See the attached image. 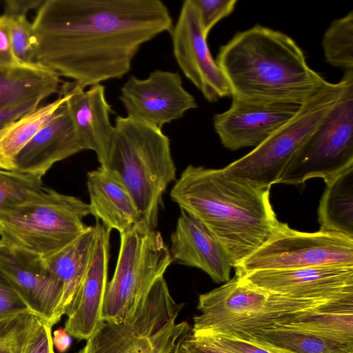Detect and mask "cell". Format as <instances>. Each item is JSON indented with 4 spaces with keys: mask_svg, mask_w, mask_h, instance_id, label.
<instances>
[{
    "mask_svg": "<svg viewBox=\"0 0 353 353\" xmlns=\"http://www.w3.org/2000/svg\"><path fill=\"white\" fill-rule=\"evenodd\" d=\"M32 23L36 63L84 89L123 77L140 47L173 27L159 0H44Z\"/></svg>",
    "mask_w": 353,
    "mask_h": 353,
    "instance_id": "cell-1",
    "label": "cell"
},
{
    "mask_svg": "<svg viewBox=\"0 0 353 353\" xmlns=\"http://www.w3.org/2000/svg\"><path fill=\"white\" fill-rule=\"evenodd\" d=\"M263 188L223 168L189 165L170 191L181 210L201 222L230 256L234 268L260 248L279 221Z\"/></svg>",
    "mask_w": 353,
    "mask_h": 353,
    "instance_id": "cell-2",
    "label": "cell"
},
{
    "mask_svg": "<svg viewBox=\"0 0 353 353\" xmlns=\"http://www.w3.org/2000/svg\"><path fill=\"white\" fill-rule=\"evenodd\" d=\"M234 99L301 105L326 83L288 35L256 24L220 47L216 59Z\"/></svg>",
    "mask_w": 353,
    "mask_h": 353,
    "instance_id": "cell-3",
    "label": "cell"
},
{
    "mask_svg": "<svg viewBox=\"0 0 353 353\" xmlns=\"http://www.w3.org/2000/svg\"><path fill=\"white\" fill-rule=\"evenodd\" d=\"M353 298L299 299L272 294L246 283L237 273L228 281L200 294L194 317V335L237 336L278 327L313 314L353 312Z\"/></svg>",
    "mask_w": 353,
    "mask_h": 353,
    "instance_id": "cell-4",
    "label": "cell"
},
{
    "mask_svg": "<svg viewBox=\"0 0 353 353\" xmlns=\"http://www.w3.org/2000/svg\"><path fill=\"white\" fill-rule=\"evenodd\" d=\"M97 160L100 167L121 179L141 222L154 230L163 194L176 179L169 138L153 125L117 116L110 142Z\"/></svg>",
    "mask_w": 353,
    "mask_h": 353,
    "instance_id": "cell-5",
    "label": "cell"
},
{
    "mask_svg": "<svg viewBox=\"0 0 353 353\" xmlns=\"http://www.w3.org/2000/svg\"><path fill=\"white\" fill-rule=\"evenodd\" d=\"M89 214L88 203L43 187L0 217V241L45 259L85 233Z\"/></svg>",
    "mask_w": 353,
    "mask_h": 353,
    "instance_id": "cell-6",
    "label": "cell"
},
{
    "mask_svg": "<svg viewBox=\"0 0 353 353\" xmlns=\"http://www.w3.org/2000/svg\"><path fill=\"white\" fill-rule=\"evenodd\" d=\"M183 307L174 301L161 276L131 318L102 320L77 353H172L191 329L185 321L176 323Z\"/></svg>",
    "mask_w": 353,
    "mask_h": 353,
    "instance_id": "cell-7",
    "label": "cell"
},
{
    "mask_svg": "<svg viewBox=\"0 0 353 353\" xmlns=\"http://www.w3.org/2000/svg\"><path fill=\"white\" fill-rule=\"evenodd\" d=\"M115 270L108 282L101 319L122 321L134 314L172 262L160 232L139 222L120 234Z\"/></svg>",
    "mask_w": 353,
    "mask_h": 353,
    "instance_id": "cell-8",
    "label": "cell"
},
{
    "mask_svg": "<svg viewBox=\"0 0 353 353\" xmlns=\"http://www.w3.org/2000/svg\"><path fill=\"white\" fill-rule=\"evenodd\" d=\"M345 75L324 86L303 103L296 114L261 144L223 168L228 175L270 188L292 156L316 129L342 94Z\"/></svg>",
    "mask_w": 353,
    "mask_h": 353,
    "instance_id": "cell-9",
    "label": "cell"
},
{
    "mask_svg": "<svg viewBox=\"0 0 353 353\" xmlns=\"http://www.w3.org/2000/svg\"><path fill=\"white\" fill-rule=\"evenodd\" d=\"M338 101L290 159L276 183L300 185L312 178L327 184L353 166V69Z\"/></svg>",
    "mask_w": 353,
    "mask_h": 353,
    "instance_id": "cell-10",
    "label": "cell"
},
{
    "mask_svg": "<svg viewBox=\"0 0 353 353\" xmlns=\"http://www.w3.org/2000/svg\"><path fill=\"white\" fill-rule=\"evenodd\" d=\"M316 266L353 267V239L327 231L300 232L279 221L270 237L234 269L241 274Z\"/></svg>",
    "mask_w": 353,
    "mask_h": 353,
    "instance_id": "cell-11",
    "label": "cell"
},
{
    "mask_svg": "<svg viewBox=\"0 0 353 353\" xmlns=\"http://www.w3.org/2000/svg\"><path fill=\"white\" fill-rule=\"evenodd\" d=\"M119 99L127 117L161 130L197 108L179 73L161 70L152 72L145 79L130 76L121 88Z\"/></svg>",
    "mask_w": 353,
    "mask_h": 353,
    "instance_id": "cell-12",
    "label": "cell"
},
{
    "mask_svg": "<svg viewBox=\"0 0 353 353\" xmlns=\"http://www.w3.org/2000/svg\"><path fill=\"white\" fill-rule=\"evenodd\" d=\"M175 59L185 77L210 102L231 97L223 73L212 58L192 0L183 1L171 31Z\"/></svg>",
    "mask_w": 353,
    "mask_h": 353,
    "instance_id": "cell-13",
    "label": "cell"
},
{
    "mask_svg": "<svg viewBox=\"0 0 353 353\" xmlns=\"http://www.w3.org/2000/svg\"><path fill=\"white\" fill-rule=\"evenodd\" d=\"M238 274L257 288L284 296L314 300L353 298V267L316 266Z\"/></svg>",
    "mask_w": 353,
    "mask_h": 353,
    "instance_id": "cell-14",
    "label": "cell"
},
{
    "mask_svg": "<svg viewBox=\"0 0 353 353\" xmlns=\"http://www.w3.org/2000/svg\"><path fill=\"white\" fill-rule=\"evenodd\" d=\"M0 274L29 310L52 327L59 322L63 288L43 258L0 241Z\"/></svg>",
    "mask_w": 353,
    "mask_h": 353,
    "instance_id": "cell-15",
    "label": "cell"
},
{
    "mask_svg": "<svg viewBox=\"0 0 353 353\" xmlns=\"http://www.w3.org/2000/svg\"><path fill=\"white\" fill-rule=\"evenodd\" d=\"M300 107L249 103L232 99L227 110L214 114L213 125L225 148L230 150L254 148L290 120Z\"/></svg>",
    "mask_w": 353,
    "mask_h": 353,
    "instance_id": "cell-16",
    "label": "cell"
},
{
    "mask_svg": "<svg viewBox=\"0 0 353 353\" xmlns=\"http://www.w3.org/2000/svg\"><path fill=\"white\" fill-rule=\"evenodd\" d=\"M85 276L70 309L65 330L78 340H88L101 322V309L108 285L111 231L99 221Z\"/></svg>",
    "mask_w": 353,
    "mask_h": 353,
    "instance_id": "cell-17",
    "label": "cell"
},
{
    "mask_svg": "<svg viewBox=\"0 0 353 353\" xmlns=\"http://www.w3.org/2000/svg\"><path fill=\"white\" fill-rule=\"evenodd\" d=\"M169 250L172 262L199 268L217 283L230 279L233 263L214 235L198 219L181 210Z\"/></svg>",
    "mask_w": 353,
    "mask_h": 353,
    "instance_id": "cell-18",
    "label": "cell"
},
{
    "mask_svg": "<svg viewBox=\"0 0 353 353\" xmlns=\"http://www.w3.org/2000/svg\"><path fill=\"white\" fill-rule=\"evenodd\" d=\"M60 92L66 97L65 105L83 150H92L100 157L108 148L114 129L105 87L97 84L85 90L77 83L68 81L61 84Z\"/></svg>",
    "mask_w": 353,
    "mask_h": 353,
    "instance_id": "cell-19",
    "label": "cell"
},
{
    "mask_svg": "<svg viewBox=\"0 0 353 353\" xmlns=\"http://www.w3.org/2000/svg\"><path fill=\"white\" fill-rule=\"evenodd\" d=\"M82 150L64 104L18 154L14 170L43 177L54 163Z\"/></svg>",
    "mask_w": 353,
    "mask_h": 353,
    "instance_id": "cell-20",
    "label": "cell"
},
{
    "mask_svg": "<svg viewBox=\"0 0 353 353\" xmlns=\"http://www.w3.org/2000/svg\"><path fill=\"white\" fill-rule=\"evenodd\" d=\"M90 212L106 228L122 233L141 221L135 202L121 179L101 167L87 174Z\"/></svg>",
    "mask_w": 353,
    "mask_h": 353,
    "instance_id": "cell-21",
    "label": "cell"
},
{
    "mask_svg": "<svg viewBox=\"0 0 353 353\" xmlns=\"http://www.w3.org/2000/svg\"><path fill=\"white\" fill-rule=\"evenodd\" d=\"M95 227L58 252L43 259L51 273L61 284L62 296L57 311L59 321L66 314L79 290L90 261L95 237Z\"/></svg>",
    "mask_w": 353,
    "mask_h": 353,
    "instance_id": "cell-22",
    "label": "cell"
},
{
    "mask_svg": "<svg viewBox=\"0 0 353 353\" xmlns=\"http://www.w3.org/2000/svg\"><path fill=\"white\" fill-rule=\"evenodd\" d=\"M61 77L39 63L0 66V108L59 91Z\"/></svg>",
    "mask_w": 353,
    "mask_h": 353,
    "instance_id": "cell-23",
    "label": "cell"
},
{
    "mask_svg": "<svg viewBox=\"0 0 353 353\" xmlns=\"http://www.w3.org/2000/svg\"><path fill=\"white\" fill-rule=\"evenodd\" d=\"M318 217L320 230L353 239V166L326 184Z\"/></svg>",
    "mask_w": 353,
    "mask_h": 353,
    "instance_id": "cell-24",
    "label": "cell"
},
{
    "mask_svg": "<svg viewBox=\"0 0 353 353\" xmlns=\"http://www.w3.org/2000/svg\"><path fill=\"white\" fill-rule=\"evenodd\" d=\"M66 101L63 94L54 101L23 115L0 131V168L14 170L21 150L54 116Z\"/></svg>",
    "mask_w": 353,
    "mask_h": 353,
    "instance_id": "cell-25",
    "label": "cell"
},
{
    "mask_svg": "<svg viewBox=\"0 0 353 353\" xmlns=\"http://www.w3.org/2000/svg\"><path fill=\"white\" fill-rule=\"evenodd\" d=\"M235 337L256 339L295 353H353V345L281 328H272Z\"/></svg>",
    "mask_w": 353,
    "mask_h": 353,
    "instance_id": "cell-26",
    "label": "cell"
},
{
    "mask_svg": "<svg viewBox=\"0 0 353 353\" xmlns=\"http://www.w3.org/2000/svg\"><path fill=\"white\" fill-rule=\"evenodd\" d=\"M274 328L305 333L353 345V313L316 314Z\"/></svg>",
    "mask_w": 353,
    "mask_h": 353,
    "instance_id": "cell-27",
    "label": "cell"
},
{
    "mask_svg": "<svg viewBox=\"0 0 353 353\" xmlns=\"http://www.w3.org/2000/svg\"><path fill=\"white\" fill-rule=\"evenodd\" d=\"M322 47L326 61L332 66L353 69V11L334 20L325 30Z\"/></svg>",
    "mask_w": 353,
    "mask_h": 353,
    "instance_id": "cell-28",
    "label": "cell"
},
{
    "mask_svg": "<svg viewBox=\"0 0 353 353\" xmlns=\"http://www.w3.org/2000/svg\"><path fill=\"white\" fill-rule=\"evenodd\" d=\"M43 187L41 176L0 168V217L23 203Z\"/></svg>",
    "mask_w": 353,
    "mask_h": 353,
    "instance_id": "cell-29",
    "label": "cell"
},
{
    "mask_svg": "<svg viewBox=\"0 0 353 353\" xmlns=\"http://www.w3.org/2000/svg\"><path fill=\"white\" fill-rule=\"evenodd\" d=\"M41 319L29 310L0 317V353H23Z\"/></svg>",
    "mask_w": 353,
    "mask_h": 353,
    "instance_id": "cell-30",
    "label": "cell"
},
{
    "mask_svg": "<svg viewBox=\"0 0 353 353\" xmlns=\"http://www.w3.org/2000/svg\"><path fill=\"white\" fill-rule=\"evenodd\" d=\"M6 17L11 45L15 57L22 64L37 63L35 37L32 22L25 16Z\"/></svg>",
    "mask_w": 353,
    "mask_h": 353,
    "instance_id": "cell-31",
    "label": "cell"
},
{
    "mask_svg": "<svg viewBox=\"0 0 353 353\" xmlns=\"http://www.w3.org/2000/svg\"><path fill=\"white\" fill-rule=\"evenodd\" d=\"M196 336L205 338L228 353H295L271 343L253 339H241L221 334Z\"/></svg>",
    "mask_w": 353,
    "mask_h": 353,
    "instance_id": "cell-32",
    "label": "cell"
},
{
    "mask_svg": "<svg viewBox=\"0 0 353 353\" xmlns=\"http://www.w3.org/2000/svg\"><path fill=\"white\" fill-rule=\"evenodd\" d=\"M199 15L200 25L207 38L212 28L234 10L236 0H192Z\"/></svg>",
    "mask_w": 353,
    "mask_h": 353,
    "instance_id": "cell-33",
    "label": "cell"
},
{
    "mask_svg": "<svg viewBox=\"0 0 353 353\" xmlns=\"http://www.w3.org/2000/svg\"><path fill=\"white\" fill-rule=\"evenodd\" d=\"M52 327L46 321L41 319L29 337L23 353H54Z\"/></svg>",
    "mask_w": 353,
    "mask_h": 353,
    "instance_id": "cell-34",
    "label": "cell"
},
{
    "mask_svg": "<svg viewBox=\"0 0 353 353\" xmlns=\"http://www.w3.org/2000/svg\"><path fill=\"white\" fill-rule=\"evenodd\" d=\"M172 353H228L205 338L194 335L191 329L178 341Z\"/></svg>",
    "mask_w": 353,
    "mask_h": 353,
    "instance_id": "cell-35",
    "label": "cell"
},
{
    "mask_svg": "<svg viewBox=\"0 0 353 353\" xmlns=\"http://www.w3.org/2000/svg\"><path fill=\"white\" fill-rule=\"evenodd\" d=\"M46 98L37 97L14 105L0 108V131L12 121L36 109Z\"/></svg>",
    "mask_w": 353,
    "mask_h": 353,
    "instance_id": "cell-36",
    "label": "cell"
},
{
    "mask_svg": "<svg viewBox=\"0 0 353 353\" xmlns=\"http://www.w3.org/2000/svg\"><path fill=\"white\" fill-rule=\"evenodd\" d=\"M21 64L12 50L8 17L2 14L0 16V66H14Z\"/></svg>",
    "mask_w": 353,
    "mask_h": 353,
    "instance_id": "cell-37",
    "label": "cell"
},
{
    "mask_svg": "<svg viewBox=\"0 0 353 353\" xmlns=\"http://www.w3.org/2000/svg\"><path fill=\"white\" fill-rule=\"evenodd\" d=\"M44 0H5L4 13L8 17H27L32 10H38Z\"/></svg>",
    "mask_w": 353,
    "mask_h": 353,
    "instance_id": "cell-38",
    "label": "cell"
},
{
    "mask_svg": "<svg viewBox=\"0 0 353 353\" xmlns=\"http://www.w3.org/2000/svg\"><path fill=\"white\" fill-rule=\"evenodd\" d=\"M52 342L59 353H64L70 347L72 338L65 328L59 327L53 332Z\"/></svg>",
    "mask_w": 353,
    "mask_h": 353,
    "instance_id": "cell-39",
    "label": "cell"
}]
</instances>
